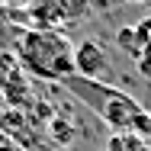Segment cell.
I'll use <instances>...</instances> for the list:
<instances>
[{
    "label": "cell",
    "instance_id": "1",
    "mask_svg": "<svg viewBox=\"0 0 151 151\" xmlns=\"http://www.w3.org/2000/svg\"><path fill=\"white\" fill-rule=\"evenodd\" d=\"M16 58L23 64V71L42 81H68L74 74V48L64 39V32H39L26 29L19 45H16Z\"/></svg>",
    "mask_w": 151,
    "mask_h": 151
},
{
    "label": "cell",
    "instance_id": "2",
    "mask_svg": "<svg viewBox=\"0 0 151 151\" xmlns=\"http://www.w3.org/2000/svg\"><path fill=\"white\" fill-rule=\"evenodd\" d=\"M74 74L84 81H103L109 74V55L100 39H81L74 45Z\"/></svg>",
    "mask_w": 151,
    "mask_h": 151
},
{
    "label": "cell",
    "instance_id": "3",
    "mask_svg": "<svg viewBox=\"0 0 151 151\" xmlns=\"http://www.w3.org/2000/svg\"><path fill=\"white\" fill-rule=\"evenodd\" d=\"M3 100H6V106L10 109H29L32 103H35V93H32V84H29V74L26 71H19L13 81H10V87L3 90Z\"/></svg>",
    "mask_w": 151,
    "mask_h": 151
},
{
    "label": "cell",
    "instance_id": "4",
    "mask_svg": "<svg viewBox=\"0 0 151 151\" xmlns=\"http://www.w3.org/2000/svg\"><path fill=\"white\" fill-rule=\"evenodd\" d=\"M106 151H151V138H142L135 132H113Z\"/></svg>",
    "mask_w": 151,
    "mask_h": 151
},
{
    "label": "cell",
    "instance_id": "5",
    "mask_svg": "<svg viewBox=\"0 0 151 151\" xmlns=\"http://www.w3.org/2000/svg\"><path fill=\"white\" fill-rule=\"evenodd\" d=\"M48 135H52V142L64 151L71 142H74V122H71V116L55 113V116H52V122H48Z\"/></svg>",
    "mask_w": 151,
    "mask_h": 151
},
{
    "label": "cell",
    "instance_id": "6",
    "mask_svg": "<svg viewBox=\"0 0 151 151\" xmlns=\"http://www.w3.org/2000/svg\"><path fill=\"white\" fill-rule=\"evenodd\" d=\"M116 45H119L129 58H138V55L145 52V48H142V42H138V35H135V26H132V23L116 29Z\"/></svg>",
    "mask_w": 151,
    "mask_h": 151
},
{
    "label": "cell",
    "instance_id": "7",
    "mask_svg": "<svg viewBox=\"0 0 151 151\" xmlns=\"http://www.w3.org/2000/svg\"><path fill=\"white\" fill-rule=\"evenodd\" d=\"M23 71V64L16 58V52H0V93L10 87V81Z\"/></svg>",
    "mask_w": 151,
    "mask_h": 151
},
{
    "label": "cell",
    "instance_id": "8",
    "mask_svg": "<svg viewBox=\"0 0 151 151\" xmlns=\"http://www.w3.org/2000/svg\"><path fill=\"white\" fill-rule=\"evenodd\" d=\"M132 26H135V35H138L142 48H148V45H151V13H148V16H142L138 23H132Z\"/></svg>",
    "mask_w": 151,
    "mask_h": 151
},
{
    "label": "cell",
    "instance_id": "9",
    "mask_svg": "<svg viewBox=\"0 0 151 151\" xmlns=\"http://www.w3.org/2000/svg\"><path fill=\"white\" fill-rule=\"evenodd\" d=\"M135 68H138V77L151 84V45L142 52V55H138V58H135Z\"/></svg>",
    "mask_w": 151,
    "mask_h": 151
},
{
    "label": "cell",
    "instance_id": "10",
    "mask_svg": "<svg viewBox=\"0 0 151 151\" xmlns=\"http://www.w3.org/2000/svg\"><path fill=\"white\" fill-rule=\"evenodd\" d=\"M3 23H10V6L0 3V26H3Z\"/></svg>",
    "mask_w": 151,
    "mask_h": 151
},
{
    "label": "cell",
    "instance_id": "11",
    "mask_svg": "<svg viewBox=\"0 0 151 151\" xmlns=\"http://www.w3.org/2000/svg\"><path fill=\"white\" fill-rule=\"evenodd\" d=\"M3 109H6V100H3V93H0V116H3Z\"/></svg>",
    "mask_w": 151,
    "mask_h": 151
},
{
    "label": "cell",
    "instance_id": "12",
    "mask_svg": "<svg viewBox=\"0 0 151 151\" xmlns=\"http://www.w3.org/2000/svg\"><path fill=\"white\" fill-rule=\"evenodd\" d=\"M148 13H151V10H148Z\"/></svg>",
    "mask_w": 151,
    "mask_h": 151
},
{
    "label": "cell",
    "instance_id": "13",
    "mask_svg": "<svg viewBox=\"0 0 151 151\" xmlns=\"http://www.w3.org/2000/svg\"><path fill=\"white\" fill-rule=\"evenodd\" d=\"M103 151H106V148H103Z\"/></svg>",
    "mask_w": 151,
    "mask_h": 151
},
{
    "label": "cell",
    "instance_id": "14",
    "mask_svg": "<svg viewBox=\"0 0 151 151\" xmlns=\"http://www.w3.org/2000/svg\"><path fill=\"white\" fill-rule=\"evenodd\" d=\"M58 151H61V148H58Z\"/></svg>",
    "mask_w": 151,
    "mask_h": 151
}]
</instances>
